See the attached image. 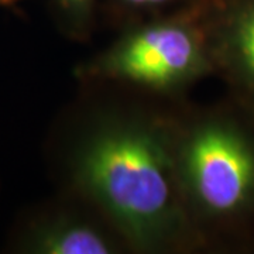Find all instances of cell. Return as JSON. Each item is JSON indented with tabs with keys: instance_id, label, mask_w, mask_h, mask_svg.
Returning a JSON list of instances; mask_svg holds the SVG:
<instances>
[{
	"instance_id": "1",
	"label": "cell",
	"mask_w": 254,
	"mask_h": 254,
	"mask_svg": "<svg viewBox=\"0 0 254 254\" xmlns=\"http://www.w3.org/2000/svg\"><path fill=\"white\" fill-rule=\"evenodd\" d=\"M175 137L177 120L106 112L85 128L69 155L73 192L128 249L164 253L206 245L182 199Z\"/></svg>"
},
{
	"instance_id": "2",
	"label": "cell",
	"mask_w": 254,
	"mask_h": 254,
	"mask_svg": "<svg viewBox=\"0 0 254 254\" xmlns=\"http://www.w3.org/2000/svg\"><path fill=\"white\" fill-rule=\"evenodd\" d=\"M175 163L185 208L208 245L254 220V115L216 108L177 122Z\"/></svg>"
},
{
	"instance_id": "3",
	"label": "cell",
	"mask_w": 254,
	"mask_h": 254,
	"mask_svg": "<svg viewBox=\"0 0 254 254\" xmlns=\"http://www.w3.org/2000/svg\"><path fill=\"white\" fill-rule=\"evenodd\" d=\"M215 73L199 0L141 21L86 68L98 79L174 93Z\"/></svg>"
},
{
	"instance_id": "4",
	"label": "cell",
	"mask_w": 254,
	"mask_h": 254,
	"mask_svg": "<svg viewBox=\"0 0 254 254\" xmlns=\"http://www.w3.org/2000/svg\"><path fill=\"white\" fill-rule=\"evenodd\" d=\"M199 7L215 72L254 115V0H199Z\"/></svg>"
},
{
	"instance_id": "5",
	"label": "cell",
	"mask_w": 254,
	"mask_h": 254,
	"mask_svg": "<svg viewBox=\"0 0 254 254\" xmlns=\"http://www.w3.org/2000/svg\"><path fill=\"white\" fill-rule=\"evenodd\" d=\"M28 253L112 254L128 249L125 240L99 213L61 209L41 219L24 237Z\"/></svg>"
},
{
	"instance_id": "6",
	"label": "cell",
	"mask_w": 254,
	"mask_h": 254,
	"mask_svg": "<svg viewBox=\"0 0 254 254\" xmlns=\"http://www.w3.org/2000/svg\"><path fill=\"white\" fill-rule=\"evenodd\" d=\"M64 31L75 38L89 34L96 0H53Z\"/></svg>"
},
{
	"instance_id": "7",
	"label": "cell",
	"mask_w": 254,
	"mask_h": 254,
	"mask_svg": "<svg viewBox=\"0 0 254 254\" xmlns=\"http://www.w3.org/2000/svg\"><path fill=\"white\" fill-rule=\"evenodd\" d=\"M192 0H112L115 7L130 16H160L168 9L181 7Z\"/></svg>"
},
{
	"instance_id": "8",
	"label": "cell",
	"mask_w": 254,
	"mask_h": 254,
	"mask_svg": "<svg viewBox=\"0 0 254 254\" xmlns=\"http://www.w3.org/2000/svg\"><path fill=\"white\" fill-rule=\"evenodd\" d=\"M18 0H0V7H11L17 3Z\"/></svg>"
}]
</instances>
